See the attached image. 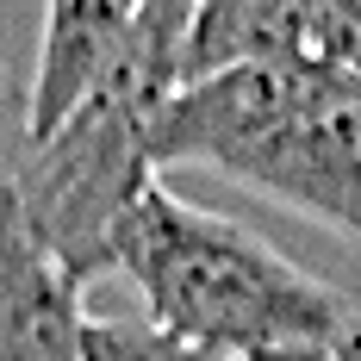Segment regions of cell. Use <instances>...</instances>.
Segmentation results:
<instances>
[{
	"instance_id": "2",
	"label": "cell",
	"mask_w": 361,
	"mask_h": 361,
	"mask_svg": "<svg viewBox=\"0 0 361 361\" xmlns=\"http://www.w3.org/2000/svg\"><path fill=\"white\" fill-rule=\"evenodd\" d=\"M187 13L193 0H144L125 44L63 112V125L19 137V162L0 180L32 243L75 287L112 274L118 224L156 180L149 125L187 81Z\"/></svg>"
},
{
	"instance_id": "3",
	"label": "cell",
	"mask_w": 361,
	"mask_h": 361,
	"mask_svg": "<svg viewBox=\"0 0 361 361\" xmlns=\"http://www.w3.org/2000/svg\"><path fill=\"white\" fill-rule=\"evenodd\" d=\"M112 274H125L144 318L212 355L262 349H336L355 299L305 274L262 231L180 200L149 180L118 224Z\"/></svg>"
},
{
	"instance_id": "5",
	"label": "cell",
	"mask_w": 361,
	"mask_h": 361,
	"mask_svg": "<svg viewBox=\"0 0 361 361\" xmlns=\"http://www.w3.org/2000/svg\"><path fill=\"white\" fill-rule=\"evenodd\" d=\"M144 0H44V37H37L32 100H25V137L63 125V112L87 94V81L112 63Z\"/></svg>"
},
{
	"instance_id": "8",
	"label": "cell",
	"mask_w": 361,
	"mask_h": 361,
	"mask_svg": "<svg viewBox=\"0 0 361 361\" xmlns=\"http://www.w3.org/2000/svg\"><path fill=\"white\" fill-rule=\"evenodd\" d=\"M305 6V56L361 75V0H299Z\"/></svg>"
},
{
	"instance_id": "7",
	"label": "cell",
	"mask_w": 361,
	"mask_h": 361,
	"mask_svg": "<svg viewBox=\"0 0 361 361\" xmlns=\"http://www.w3.org/2000/svg\"><path fill=\"white\" fill-rule=\"evenodd\" d=\"M87 361H224L212 349H193L149 318H87Z\"/></svg>"
},
{
	"instance_id": "10",
	"label": "cell",
	"mask_w": 361,
	"mask_h": 361,
	"mask_svg": "<svg viewBox=\"0 0 361 361\" xmlns=\"http://www.w3.org/2000/svg\"><path fill=\"white\" fill-rule=\"evenodd\" d=\"M243 361H330V349H262V355H243Z\"/></svg>"
},
{
	"instance_id": "4",
	"label": "cell",
	"mask_w": 361,
	"mask_h": 361,
	"mask_svg": "<svg viewBox=\"0 0 361 361\" xmlns=\"http://www.w3.org/2000/svg\"><path fill=\"white\" fill-rule=\"evenodd\" d=\"M0 361H87L81 287L32 243L0 187Z\"/></svg>"
},
{
	"instance_id": "1",
	"label": "cell",
	"mask_w": 361,
	"mask_h": 361,
	"mask_svg": "<svg viewBox=\"0 0 361 361\" xmlns=\"http://www.w3.org/2000/svg\"><path fill=\"white\" fill-rule=\"evenodd\" d=\"M156 169H206L361 250V75L324 56L180 81L149 125Z\"/></svg>"
},
{
	"instance_id": "6",
	"label": "cell",
	"mask_w": 361,
	"mask_h": 361,
	"mask_svg": "<svg viewBox=\"0 0 361 361\" xmlns=\"http://www.w3.org/2000/svg\"><path fill=\"white\" fill-rule=\"evenodd\" d=\"M305 56V6L299 0H193L187 13V81L237 63H287Z\"/></svg>"
},
{
	"instance_id": "9",
	"label": "cell",
	"mask_w": 361,
	"mask_h": 361,
	"mask_svg": "<svg viewBox=\"0 0 361 361\" xmlns=\"http://www.w3.org/2000/svg\"><path fill=\"white\" fill-rule=\"evenodd\" d=\"M330 361H361V305H355V318H349V330L336 336V349H330Z\"/></svg>"
}]
</instances>
